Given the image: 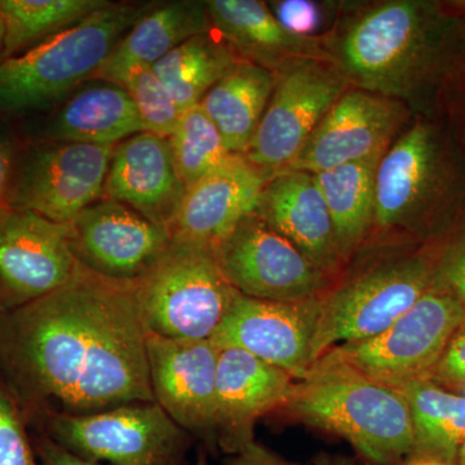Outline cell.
Wrapping results in <instances>:
<instances>
[{"label":"cell","mask_w":465,"mask_h":465,"mask_svg":"<svg viewBox=\"0 0 465 465\" xmlns=\"http://www.w3.org/2000/svg\"><path fill=\"white\" fill-rule=\"evenodd\" d=\"M146 336L134 282L78 262L61 289L0 314V378L29 428L47 414L155 402Z\"/></svg>","instance_id":"obj_1"},{"label":"cell","mask_w":465,"mask_h":465,"mask_svg":"<svg viewBox=\"0 0 465 465\" xmlns=\"http://www.w3.org/2000/svg\"><path fill=\"white\" fill-rule=\"evenodd\" d=\"M323 48L351 87L446 116L465 90V0L335 3Z\"/></svg>","instance_id":"obj_2"},{"label":"cell","mask_w":465,"mask_h":465,"mask_svg":"<svg viewBox=\"0 0 465 465\" xmlns=\"http://www.w3.org/2000/svg\"><path fill=\"white\" fill-rule=\"evenodd\" d=\"M465 223V157L448 115L414 116L376 171L371 232L411 246L442 242Z\"/></svg>","instance_id":"obj_3"},{"label":"cell","mask_w":465,"mask_h":465,"mask_svg":"<svg viewBox=\"0 0 465 465\" xmlns=\"http://www.w3.org/2000/svg\"><path fill=\"white\" fill-rule=\"evenodd\" d=\"M281 410L348 440L372 465H394L414 452L411 412L402 391L329 356L296 381Z\"/></svg>","instance_id":"obj_4"},{"label":"cell","mask_w":465,"mask_h":465,"mask_svg":"<svg viewBox=\"0 0 465 465\" xmlns=\"http://www.w3.org/2000/svg\"><path fill=\"white\" fill-rule=\"evenodd\" d=\"M150 5L110 3L81 23L0 63V115L57 105L94 78Z\"/></svg>","instance_id":"obj_5"},{"label":"cell","mask_w":465,"mask_h":465,"mask_svg":"<svg viewBox=\"0 0 465 465\" xmlns=\"http://www.w3.org/2000/svg\"><path fill=\"white\" fill-rule=\"evenodd\" d=\"M440 243L382 259L323 295L313 363L341 345L374 338L405 314L436 281Z\"/></svg>","instance_id":"obj_6"},{"label":"cell","mask_w":465,"mask_h":465,"mask_svg":"<svg viewBox=\"0 0 465 465\" xmlns=\"http://www.w3.org/2000/svg\"><path fill=\"white\" fill-rule=\"evenodd\" d=\"M134 287L146 331L173 341L213 339L240 295L213 247L176 240Z\"/></svg>","instance_id":"obj_7"},{"label":"cell","mask_w":465,"mask_h":465,"mask_svg":"<svg viewBox=\"0 0 465 465\" xmlns=\"http://www.w3.org/2000/svg\"><path fill=\"white\" fill-rule=\"evenodd\" d=\"M30 428L76 457L106 465H185L193 440L157 402L47 414Z\"/></svg>","instance_id":"obj_8"},{"label":"cell","mask_w":465,"mask_h":465,"mask_svg":"<svg viewBox=\"0 0 465 465\" xmlns=\"http://www.w3.org/2000/svg\"><path fill=\"white\" fill-rule=\"evenodd\" d=\"M464 318L460 300L437 277L385 331L341 345L324 356L353 367L379 384L401 390L409 382L430 378Z\"/></svg>","instance_id":"obj_9"},{"label":"cell","mask_w":465,"mask_h":465,"mask_svg":"<svg viewBox=\"0 0 465 465\" xmlns=\"http://www.w3.org/2000/svg\"><path fill=\"white\" fill-rule=\"evenodd\" d=\"M114 146L36 140L18 157L11 207L69 224L103 198Z\"/></svg>","instance_id":"obj_10"},{"label":"cell","mask_w":465,"mask_h":465,"mask_svg":"<svg viewBox=\"0 0 465 465\" xmlns=\"http://www.w3.org/2000/svg\"><path fill=\"white\" fill-rule=\"evenodd\" d=\"M228 282L247 298L302 302L324 295L330 277L255 213L213 247Z\"/></svg>","instance_id":"obj_11"},{"label":"cell","mask_w":465,"mask_h":465,"mask_svg":"<svg viewBox=\"0 0 465 465\" xmlns=\"http://www.w3.org/2000/svg\"><path fill=\"white\" fill-rule=\"evenodd\" d=\"M349 87L327 61H304L280 73L244 157L272 176L286 171Z\"/></svg>","instance_id":"obj_12"},{"label":"cell","mask_w":465,"mask_h":465,"mask_svg":"<svg viewBox=\"0 0 465 465\" xmlns=\"http://www.w3.org/2000/svg\"><path fill=\"white\" fill-rule=\"evenodd\" d=\"M76 266L69 225L23 208H9L0 216V313L61 289Z\"/></svg>","instance_id":"obj_13"},{"label":"cell","mask_w":465,"mask_h":465,"mask_svg":"<svg viewBox=\"0 0 465 465\" xmlns=\"http://www.w3.org/2000/svg\"><path fill=\"white\" fill-rule=\"evenodd\" d=\"M70 246L79 264L94 273L134 282L158 262L173 238L133 207L113 200L92 203L69 223Z\"/></svg>","instance_id":"obj_14"},{"label":"cell","mask_w":465,"mask_h":465,"mask_svg":"<svg viewBox=\"0 0 465 465\" xmlns=\"http://www.w3.org/2000/svg\"><path fill=\"white\" fill-rule=\"evenodd\" d=\"M153 397L193 439L217 446L216 378L220 348L210 341H173L148 332Z\"/></svg>","instance_id":"obj_15"},{"label":"cell","mask_w":465,"mask_h":465,"mask_svg":"<svg viewBox=\"0 0 465 465\" xmlns=\"http://www.w3.org/2000/svg\"><path fill=\"white\" fill-rule=\"evenodd\" d=\"M412 119L400 101L349 87L287 170L317 174L384 154Z\"/></svg>","instance_id":"obj_16"},{"label":"cell","mask_w":465,"mask_h":465,"mask_svg":"<svg viewBox=\"0 0 465 465\" xmlns=\"http://www.w3.org/2000/svg\"><path fill=\"white\" fill-rule=\"evenodd\" d=\"M322 296L302 302H273L238 295L213 341L240 348L302 381L313 367L314 336Z\"/></svg>","instance_id":"obj_17"},{"label":"cell","mask_w":465,"mask_h":465,"mask_svg":"<svg viewBox=\"0 0 465 465\" xmlns=\"http://www.w3.org/2000/svg\"><path fill=\"white\" fill-rule=\"evenodd\" d=\"M219 348L217 446L232 455L255 440L253 425L259 418L282 409L296 379L240 348Z\"/></svg>","instance_id":"obj_18"},{"label":"cell","mask_w":465,"mask_h":465,"mask_svg":"<svg viewBox=\"0 0 465 465\" xmlns=\"http://www.w3.org/2000/svg\"><path fill=\"white\" fill-rule=\"evenodd\" d=\"M272 174L243 154L232 157L186 189L170 226L173 240L215 247L244 217L255 213Z\"/></svg>","instance_id":"obj_19"},{"label":"cell","mask_w":465,"mask_h":465,"mask_svg":"<svg viewBox=\"0 0 465 465\" xmlns=\"http://www.w3.org/2000/svg\"><path fill=\"white\" fill-rule=\"evenodd\" d=\"M185 191L168 139L143 131L115 145L103 198L127 204L170 231Z\"/></svg>","instance_id":"obj_20"},{"label":"cell","mask_w":465,"mask_h":465,"mask_svg":"<svg viewBox=\"0 0 465 465\" xmlns=\"http://www.w3.org/2000/svg\"><path fill=\"white\" fill-rule=\"evenodd\" d=\"M256 213L329 277L341 268L335 229L316 174L275 173L262 189Z\"/></svg>","instance_id":"obj_21"},{"label":"cell","mask_w":465,"mask_h":465,"mask_svg":"<svg viewBox=\"0 0 465 465\" xmlns=\"http://www.w3.org/2000/svg\"><path fill=\"white\" fill-rule=\"evenodd\" d=\"M216 34L242 60L280 74L304 61H327L322 38L300 36L284 29L269 5L259 0H207Z\"/></svg>","instance_id":"obj_22"},{"label":"cell","mask_w":465,"mask_h":465,"mask_svg":"<svg viewBox=\"0 0 465 465\" xmlns=\"http://www.w3.org/2000/svg\"><path fill=\"white\" fill-rule=\"evenodd\" d=\"M213 30L206 2L173 0L150 5L124 34L94 78L122 85L136 67H153L177 45Z\"/></svg>","instance_id":"obj_23"},{"label":"cell","mask_w":465,"mask_h":465,"mask_svg":"<svg viewBox=\"0 0 465 465\" xmlns=\"http://www.w3.org/2000/svg\"><path fill=\"white\" fill-rule=\"evenodd\" d=\"M56 106L47 119L42 140L114 146L143 133L133 99L118 84L101 81L79 88Z\"/></svg>","instance_id":"obj_24"},{"label":"cell","mask_w":465,"mask_h":465,"mask_svg":"<svg viewBox=\"0 0 465 465\" xmlns=\"http://www.w3.org/2000/svg\"><path fill=\"white\" fill-rule=\"evenodd\" d=\"M278 74L240 60L201 105L219 128L232 154H246L277 84Z\"/></svg>","instance_id":"obj_25"},{"label":"cell","mask_w":465,"mask_h":465,"mask_svg":"<svg viewBox=\"0 0 465 465\" xmlns=\"http://www.w3.org/2000/svg\"><path fill=\"white\" fill-rule=\"evenodd\" d=\"M382 155L316 174L331 215L342 262L370 237L374 217L376 171Z\"/></svg>","instance_id":"obj_26"},{"label":"cell","mask_w":465,"mask_h":465,"mask_svg":"<svg viewBox=\"0 0 465 465\" xmlns=\"http://www.w3.org/2000/svg\"><path fill=\"white\" fill-rule=\"evenodd\" d=\"M399 391L411 412L415 458L455 465L465 440V396L443 391L430 379L409 382Z\"/></svg>","instance_id":"obj_27"},{"label":"cell","mask_w":465,"mask_h":465,"mask_svg":"<svg viewBox=\"0 0 465 465\" xmlns=\"http://www.w3.org/2000/svg\"><path fill=\"white\" fill-rule=\"evenodd\" d=\"M238 60L231 45L211 30L177 45L153 70L183 113L201 104Z\"/></svg>","instance_id":"obj_28"},{"label":"cell","mask_w":465,"mask_h":465,"mask_svg":"<svg viewBox=\"0 0 465 465\" xmlns=\"http://www.w3.org/2000/svg\"><path fill=\"white\" fill-rule=\"evenodd\" d=\"M110 3L109 0H0V15L5 23L3 60L24 54Z\"/></svg>","instance_id":"obj_29"},{"label":"cell","mask_w":465,"mask_h":465,"mask_svg":"<svg viewBox=\"0 0 465 465\" xmlns=\"http://www.w3.org/2000/svg\"><path fill=\"white\" fill-rule=\"evenodd\" d=\"M168 143L185 189L213 173L232 154L201 104L182 113Z\"/></svg>","instance_id":"obj_30"},{"label":"cell","mask_w":465,"mask_h":465,"mask_svg":"<svg viewBox=\"0 0 465 465\" xmlns=\"http://www.w3.org/2000/svg\"><path fill=\"white\" fill-rule=\"evenodd\" d=\"M121 87L133 99L142 119L143 133L168 139L173 134L182 112L153 67H136L125 76Z\"/></svg>","instance_id":"obj_31"},{"label":"cell","mask_w":465,"mask_h":465,"mask_svg":"<svg viewBox=\"0 0 465 465\" xmlns=\"http://www.w3.org/2000/svg\"><path fill=\"white\" fill-rule=\"evenodd\" d=\"M0 465H41L25 416L0 378Z\"/></svg>","instance_id":"obj_32"},{"label":"cell","mask_w":465,"mask_h":465,"mask_svg":"<svg viewBox=\"0 0 465 465\" xmlns=\"http://www.w3.org/2000/svg\"><path fill=\"white\" fill-rule=\"evenodd\" d=\"M312 0H280L269 3L278 23L290 33L300 36H320L318 30L323 25L324 9L329 3Z\"/></svg>","instance_id":"obj_33"},{"label":"cell","mask_w":465,"mask_h":465,"mask_svg":"<svg viewBox=\"0 0 465 465\" xmlns=\"http://www.w3.org/2000/svg\"><path fill=\"white\" fill-rule=\"evenodd\" d=\"M437 277L454 292L465 309V223L440 242Z\"/></svg>","instance_id":"obj_34"},{"label":"cell","mask_w":465,"mask_h":465,"mask_svg":"<svg viewBox=\"0 0 465 465\" xmlns=\"http://www.w3.org/2000/svg\"><path fill=\"white\" fill-rule=\"evenodd\" d=\"M7 116L0 115V216L11 207L12 183L18 157L24 143L7 124Z\"/></svg>","instance_id":"obj_35"},{"label":"cell","mask_w":465,"mask_h":465,"mask_svg":"<svg viewBox=\"0 0 465 465\" xmlns=\"http://www.w3.org/2000/svg\"><path fill=\"white\" fill-rule=\"evenodd\" d=\"M430 378H437L450 384L465 385V318L449 341L448 348Z\"/></svg>","instance_id":"obj_36"},{"label":"cell","mask_w":465,"mask_h":465,"mask_svg":"<svg viewBox=\"0 0 465 465\" xmlns=\"http://www.w3.org/2000/svg\"><path fill=\"white\" fill-rule=\"evenodd\" d=\"M34 450L41 465H106L84 460L39 433L32 434Z\"/></svg>","instance_id":"obj_37"},{"label":"cell","mask_w":465,"mask_h":465,"mask_svg":"<svg viewBox=\"0 0 465 465\" xmlns=\"http://www.w3.org/2000/svg\"><path fill=\"white\" fill-rule=\"evenodd\" d=\"M225 465H295L280 457L256 440L249 443L246 448L226 459Z\"/></svg>","instance_id":"obj_38"},{"label":"cell","mask_w":465,"mask_h":465,"mask_svg":"<svg viewBox=\"0 0 465 465\" xmlns=\"http://www.w3.org/2000/svg\"><path fill=\"white\" fill-rule=\"evenodd\" d=\"M448 118L465 157V90L450 109Z\"/></svg>","instance_id":"obj_39"},{"label":"cell","mask_w":465,"mask_h":465,"mask_svg":"<svg viewBox=\"0 0 465 465\" xmlns=\"http://www.w3.org/2000/svg\"><path fill=\"white\" fill-rule=\"evenodd\" d=\"M311 465H351L341 458L330 457V455H320L312 461Z\"/></svg>","instance_id":"obj_40"},{"label":"cell","mask_w":465,"mask_h":465,"mask_svg":"<svg viewBox=\"0 0 465 465\" xmlns=\"http://www.w3.org/2000/svg\"><path fill=\"white\" fill-rule=\"evenodd\" d=\"M193 465H210L208 464V452L206 449L198 450L197 459Z\"/></svg>","instance_id":"obj_41"},{"label":"cell","mask_w":465,"mask_h":465,"mask_svg":"<svg viewBox=\"0 0 465 465\" xmlns=\"http://www.w3.org/2000/svg\"><path fill=\"white\" fill-rule=\"evenodd\" d=\"M3 50H5V23H3V17L0 15V63L3 60Z\"/></svg>","instance_id":"obj_42"},{"label":"cell","mask_w":465,"mask_h":465,"mask_svg":"<svg viewBox=\"0 0 465 465\" xmlns=\"http://www.w3.org/2000/svg\"><path fill=\"white\" fill-rule=\"evenodd\" d=\"M406 465H445L439 461L430 460V459H415L414 461Z\"/></svg>","instance_id":"obj_43"},{"label":"cell","mask_w":465,"mask_h":465,"mask_svg":"<svg viewBox=\"0 0 465 465\" xmlns=\"http://www.w3.org/2000/svg\"><path fill=\"white\" fill-rule=\"evenodd\" d=\"M455 465H465V440L464 442L461 443L460 449H459L457 460H455Z\"/></svg>","instance_id":"obj_44"},{"label":"cell","mask_w":465,"mask_h":465,"mask_svg":"<svg viewBox=\"0 0 465 465\" xmlns=\"http://www.w3.org/2000/svg\"><path fill=\"white\" fill-rule=\"evenodd\" d=\"M0 314H2V313H0Z\"/></svg>","instance_id":"obj_45"}]
</instances>
